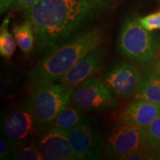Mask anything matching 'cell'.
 Instances as JSON below:
<instances>
[{
	"label": "cell",
	"instance_id": "1",
	"mask_svg": "<svg viewBox=\"0 0 160 160\" xmlns=\"http://www.w3.org/2000/svg\"><path fill=\"white\" fill-rule=\"evenodd\" d=\"M119 0H41L26 11L33 23L35 45L48 51L114 9Z\"/></svg>",
	"mask_w": 160,
	"mask_h": 160
},
{
	"label": "cell",
	"instance_id": "2",
	"mask_svg": "<svg viewBox=\"0 0 160 160\" xmlns=\"http://www.w3.org/2000/svg\"><path fill=\"white\" fill-rule=\"evenodd\" d=\"M103 39L102 30L93 28L50 49L30 72L31 87L36 89L56 82L82 58L101 45Z\"/></svg>",
	"mask_w": 160,
	"mask_h": 160
},
{
	"label": "cell",
	"instance_id": "3",
	"mask_svg": "<svg viewBox=\"0 0 160 160\" xmlns=\"http://www.w3.org/2000/svg\"><path fill=\"white\" fill-rule=\"evenodd\" d=\"M158 48L157 40L138 19H129L124 23L117 41V51L122 57L144 65L154 59Z\"/></svg>",
	"mask_w": 160,
	"mask_h": 160
},
{
	"label": "cell",
	"instance_id": "4",
	"mask_svg": "<svg viewBox=\"0 0 160 160\" xmlns=\"http://www.w3.org/2000/svg\"><path fill=\"white\" fill-rule=\"evenodd\" d=\"M73 88L53 82L34 89L26 100L41 127L49 125L58 113L71 102Z\"/></svg>",
	"mask_w": 160,
	"mask_h": 160
},
{
	"label": "cell",
	"instance_id": "5",
	"mask_svg": "<svg viewBox=\"0 0 160 160\" xmlns=\"http://www.w3.org/2000/svg\"><path fill=\"white\" fill-rule=\"evenodd\" d=\"M71 99L76 105L89 111H105L117 106L113 93L99 78L91 77L76 85Z\"/></svg>",
	"mask_w": 160,
	"mask_h": 160
},
{
	"label": "cell",
	"instance_id": "6",
	"mask_svg": "<svg viewBox=\"0 0 160 160\" xmlns=\"http://www.w3.org/2000/svg\"><path fill=\"white\" fill-rule=\"evenodd\" d=\"M142 79L137 68L124 61H115L105 70L102 80L113 94L122 99L133 97Z\"/></svg>",
	"mask_w": 160,
	"mask_h": 160
},
{
	"label": "cell",
	"instance_id": "7",
	"mask_svg": "<svg viewBox=\"0 0 160 160\" xmlns=\"http://www.w3.org/2000/svg\"><path fill=\"white\" fill-rule=\"evenodd\" d=\"M145 134L146 128L120 122L107 138L104 148L109 157L119 159L142 146L145 143Z\"/></svg>",
	"mask_w": 160,
	"mask_h": 160
},
{
	"label": "cell",
	"instance_id": "8",
	"mask_svg": "<svg viewBox=\"0 0 160 160\" xmlns=\"http://www.w3.org/2000/svg\"><path fill=\"white\" fill-rule=\"evenodd\" d=\"M39 124L27 103L8 113L2 121V135L13 143L28 142L39 132Z\"/></svg>",
	"mask_w": 160,
	"mask_h": 160
},
{
	"label": "cell",
	"instance_id": "9",
	"mask_svg": "<svg viewBox=\"0 0 160 160\" xmlns=\"http://www.w3.org/2000/svg\"><path fill=\"white\" fill-rule=\"evenodd\" d=\"M34 145L42 160H77L67 132L48 126L36 139Z\"/></svg>",
	"mask_w": 160,
	"mask_h": 160
},
{
	"label": "cell",
	"instance_id": "10",
	"mask_svg": "<svg viewBox=\"0 0 160 160\" xmlns=\"http://www.w3.org/2000/svg\"><path fill=\"white\" fill-rule=\"evenodd\" d=\"M66 132L78 159L94 160L101 158L105 142L89 122L84 121L77 128Z\"/></svg>",
	"mask_w": 160,
	"mask_h": 160
},
{
	"label": "cell",
	"instance_id": "11",
	"mask_svg": "<svg viewBox=\"0 0 160 160\" xmlns=\"http://www.w3.org/2000/svg\"><path fill=\"white\" fill-rule=\"evenodd\" d=\"M105 57V49L99 45L90 51L68 70L56 82L65 84L73 88L78 84L88 79L101 68Z\"/></svg>",
	"mask_w": 160,
	"mask_h": 160
},
{
	"label": "cell",
	"instance_id": "12",
	"mask_svg": "<svg viewBox=\"0 0 160 160\" xmlns=\"http://www.w3.org/2000/svg\"><path fill=\"white\" fill-rule=\"evenodd\" d=\"M160 113V104L145 99H134L118 117L119 122L147 128Z\"/></svg>",
	"mask_w": 160,
	"mask_h": 160
},
{
	"label": "cell",
	"instance_id": "13",
	"mask_svg": "<svg viewBox=\"0 0 160 160\" xmlns=\"http://www.w3.org/2000/svg\"><path fill=\"white\" fill-rule=\"evenodd\" d=\"M84 120L85 113L82 108L70 102L48 126L68 131L79 126Z\"/></svg>",
	"mask_w": 160,
	"mask_h": 160
},
{
	"label": "cell",
	"instance_id": "14",
	"mask_svg": "<svg viewBox=\"0 0 160 160\" xmlns=\"http://www.w3.org/2000/svg\"><path fill=\"white\" fill-rule=\"evenodd\" d=\"M134 99H145L160 104V77L152 70L142 75L141 82L133 96Z\"/></svg>",
	"mask_w": 160,
	"mask_h": 160
},
{
	"label": "cell",
	"instance_id": "15",
	"mask_svg": "<svg viewBox=\"0 0 160 160\" xmlns=\"http://www.w3.org/2000/svg\"><path fill=\"white\" fill-rule=\"evenodd\" d=\"M13 35L21 51L26 55L30 54L35 46L34 31L31 20L26 18L21 25L13 26Z\"/></svg>",
	"mask_w": 160,
	"mask_h": 160
},
{
	"label": "cell",
	"instance_id": "16",
	"mask_svg": "<svg viewBox=\"0 0 160 160\" xmlns=\"http://www.w3.org/2000/svg\"><path fill=\"white\" fill-rule=\"evenodd\" d=\"M10 16L5 18L0 28V53L5 59H11L16 50V42L14 37L9 33L8 27Z\"/></svg>",
	"mask_w": 160,
	"mask_h": 160
},
{
	"label": "cell",
	"instance_id": "17",
	"mask_svg": "<svg viewBox=\"0 0 160 160\" xmlns=\"http://www.w3.org/2000/svg\"><path fill=\"white\" fill-rule=\"evenodd\" d=\"M11 159L17 160H42L41 155L36 148L34 143L28 142L16 144Z\"/></svg>",
	"mask_w": 160,
	"mask_h": 160
},
{
	"label": "cell",
	"instance_id": "18",
	"mask_svg": "<svg viewBox=\"0 0 160 160\" xmlns=\"http://www.w3.org/2000/svg\"><path fill=\"white\" fill-rule=\"evenodd\" d=\"M145 142L153 149L160 151V113L146 128Z\"/></svg>",
	"mask_w": 160,
	"mask_h": 160
},
{
	"label": "cell",
	"instance_id": "19",
	"mask_svg": "<svg viewBox=\"0 0 160 160\" xmlns=\"http://www.w3.org/2000/svg\"><path fill=\"white\" fill-rule=\"evenodd\" d=\"M17 80L15 72L11 68L4 67L1 69L0 93L2 97L8 95L12 90L15 88Z\"/></svg>",
	"mask_w": 160,
	"mask_h": 160
},
{
	"label": "cell",
	"instance_id": "20",
	"mask_svg": "<svg viewBox=\"0 0 160 160\" xmlns=\"http://www.w3.org/2000/svg\"><path fill=\"white\" fill-rule=\"evenodd\" d=\"M139 23L144 28L148 31H153L160 29V11L146 16L145 17L139 18Z\"/></svg>",
	"mask_w": 160,
	"mask_h": 160
},
{
	"label": "cell",
	"instance_id": "21",
	"mask_svg": "<svg viewBox=\"0 0 160 160\" xmlns=\"http://www.w3.org/2000/svg\"><path fill=\"white\" fill-rule=\"evenodd\" d=\"M16 144L17 143L12 142L2 135L0 139V159L2 160L11 159Z\"/></svg>",
	"mask_w": 160,
	"mask_h": 160
},
{
	"label": "cell",
	"instance_id": "22",
	"mask_svg": "<svg viewBox=\"0 0 160 160\" xmlns=\"http://www.w3.org/2000/svg\"><path fill=\"white\" fill-rule=\"evenodd\" d=\"M41 0H17L16 7L23 11H28L39 2Z\"/></svg>",
	"mask_w": 160,
	"mask_h": 160
},
{
	"label": "cell",
	"instance_id": "23",
	"mask_svg": "<svg viewBox=\"0 0 160 160\" xmlns=\"http://www.w3.org/2000/svg\"><path fill=\"white\" fill-rule=\"evenodd\" d=\"M17 0H0V13L3 14L11 8L16 6Z\"/></svg>",
	"mask_w": 160,
	"mask_h": 160
},
{
	"label": "cell",
	"instance_id": "24",
	"mask_svg": "<svg viewBox=\"0 0 160 160\" xmlns=\"http://www.w3.org/2000/svg\"><path fill=\"white\" fill-rule=\"evenodd\" d=\"M151 70L154 72V73H157L158 76H159L160 77V57L158 58L157 61L155 62L154 65H153Z\"/></svg>",
	"mask_w": 160,
	"mask_h": 160
}]
</instances>
